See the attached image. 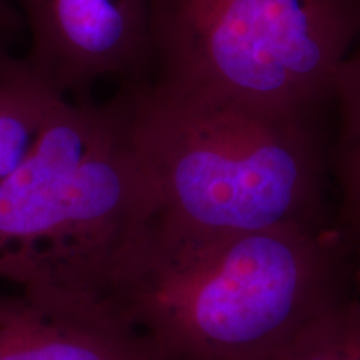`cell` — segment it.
I'll use <instances>...</instances> for the list:
<instances>
[{
	"label": "cell",
	"instance_id": "1",
	"mask_svg": "<svg viewBox=\"0 0 360 360\" xmlns=\"http://www.w3.org/2000/svg\"><path fill=\"white\" fill-rule=\"evenodd\" d=\"M354 267L335 229L193 233L150 220L96 300L162 360H278L354 299Z\"/></svg>",
	"mask_w": 360,
	"mask_h": 360
},
{
	"label": "cell",
	"instance_id": "2",
	"mask_svg": "<svg viewBox=\"0 0 360 360\" xmlns=\"http://www.w3.org/2000/svg\"><path fill=\"white\" fill-rule=\"evenodd\" d=\"M134 89L154 222L193 233L334 229L330 112Z\"/></svg>",
	"mask_w": 360,
	"mask_h": 360
},
{
	"label": "cell",
	"instance_id": "3",
	"mask_svg": "<svg viewBox=\"0 0 360 360\" xmlns=\"http://www.w3.org/2000/svg\"><path fill=\"white\" fill-rule=\"evenodd\" d=\"M154 214L134 85L102 102L64 98L0 182V283L96 300L107 270Z\"/></svg>",
	"mask_w": 360,
	"mask_h": 360
},
{
	"label": "cell",
	"instance_id": "4",
	"mask_svg": "<svg viewBox=\"0 0 360 360\" xmlns=\"http://www.w3.org/2000/svg\"><path fill=\"white\" fill-rule=\"evenodd\" d=\"M154 87L330 112L360 0H148Z\"/></svg>",
	"mask_w": 360,
	"mask_h": 360
},
{
	"label": "cell",
	"instance_id": "5",
	"mask_svg": "<svg viewBox=\"0 0 360 360\" xmlns=\"http://www.w3.org/2000/svg\"><path fill=\"white\" fill-rule=\"evenodd\" d=\"M29 32L24 56L67 98L98 82H147L152 74L148 0H8Z\"/></svg>",
	"mask_w": 360,
	"mask_h": 360
},
{
	"label": "cell",
	"instance_id": "6",
	"mask_svg": "<svg viewBox=\"0 0 360 360\" xmlns=\"http://www.w3.org/2000/svg\"><path fill=\"white\" fill-rule=\"evenodd\" d=\"M0 360H162L152 342L101 302L0 283Z\"/></svg>",
	"mask_w": 360,
	"mask_h": 360
},
{
	"label": "cell",
	"instance_id": "7",
	"mask_svg": "<svg viewBox=\"0 0 360 360\" xmlns=\"http://www.w3.org/2000/svg\"><path fill=\"white\" fill-rule=\"evenodd\" d=\"M334 229L360 267V35L337 70L330 96Z\"/></svg>",
	"mask_w": 360,
	"mask_h": 360
},
{
	"label": "cell",
	"instance_id": "8",
	"mask_svg": "<svg viewBox=\"0 0 360 360\" xmlns=\"http://www.w3.org/2000/svg\"><path fill=\"white\" fill-rule=\"evenodd\" d=\"M0 29V182L29 155L53 112L64 101L25 57L7 47Z\"/></svg>",
	"mask_w": 360,
	"mask_h": 360
},
{
	"label": "cell",
	"instance_id": "9",
	"mask_svg": "<svg viewBox=\"0 0 360 360\" xmlns=\"http://www.w3.org/2000/svg\"><path fill=\"white\" fill-rule=\"evenodd\" d=\"M278 360H360V297L327 315Z\"/></svg>",
	"mask_w": 360,
	"mask_h": 360
},
{
	"label": "cell",
	"instance_id": "10",
	"mask_svg": "<svg viewBox=\"0 0 360 360\" xmlns=\"http://www.w3.org/2000/svg\"><path fill=\"white\" fill-rule=\"evenodd\" d=\"M19 25H22L20 19L12 4L8 0H0V29L11 35L19 29Z\"/></svg>",
	"mask_w": 360,
	"mask_h": 360
}]
</instances>
